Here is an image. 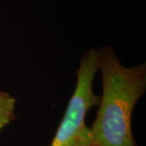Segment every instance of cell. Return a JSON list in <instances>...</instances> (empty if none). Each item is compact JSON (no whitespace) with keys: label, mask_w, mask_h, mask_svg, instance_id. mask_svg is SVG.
<instances>
[{"label":"cell","mask_w":146,"mask_h":146,"mask_svg":"<svg viewBox=\"0 0 146 146\" xmlns=\"http://www.w3.org/2000/svg\"><path fill=\"white\" fill-rule=\"evenodd\" d=\"M98 50L83 54L76 71V84L50 146H94L85 118L89 110L98 106L101 97L94 94L93 82L98 70Z\"/></svg>","instance_id":"cell-2"},{"label":"cell","mask_w":146,"mask_h":146,"mask_svg":"<svg viewBox=\"0 0 146 146\" xmlns=\"http://www.w3.org/2000/svg\"><path fill=\"white\" fill-rule=\"evenodd\" d=\"M16 99L4 91H0V131L16 118Z\"/></svg>","instance_id":"cell-3"},{"label":"cell","mask_w":146,"mask_h":146,"mask_svg":"<svg viewBox=\"0 0 146 146\" xmlns=\"http://www.w3.org/2000/svg\"><path fill=\"white\" fill-rule=\"evenodd\" d=\"M97 63L102 75V96L90 127L94 146H137L131 116L137 101L145 93V63L126 68L106 46L98 50Z\"/></svg>","instance_id":"cell-1"}]
</instances>
